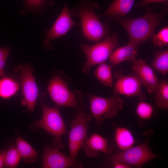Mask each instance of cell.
I'll return each instance as SVG.
<instances>
[{
    "label": "cell",
    "mask_w": 168,
    "mask_h": 168,
    "mask_svg": "<svg viewBox=\"0 0 168 168\" xmlns=\"http://www.w3.org/2000/svg\"><path fill=\"white\" fill-rule=\"evenodd\" d=\"M70 80L65 75H55L47 87L50 96L58 106L72 108L76 111L84 110L86 106L83 100V94L79 90H70L68 83Z\"/></svg>",
    "instance_id": "3957f363"
},
{
    "label": "cell",
    "mask_w": 168,
    "mask_h": 168,
    "mask_svg": "<svg viewBox=\"0 0 168 168\" xmlns=\"http://www.w3.org/2000/svg\"><path fill=\"white\" fill-rule=\"evenodd\" d=\"M108 141L100 135L94 133L85 140L81 147L85 154L90 157L98 156L99 152H103L110 156L112 154L113 149Z\"/></svg>",
    "instance_id": "5bb4252c"
},
{
    "label": "cell",
    "mask_w": 168,
    "mask_h": 168,
    "mask_svg": "<svg viewBox=\"0 0 168 168\" xmlns=\"http://www.w3.org/2000/svg\"><path fill=\"white\" fill-rule=\"evenodd\" d=\"M16 147L21 157L24 162L30 163L37 159L38 153L25 140L18 137L16 140Z\"/></svg>",
    "instance_id": "ac0fdd59"
},
{
    "label": "cell",
    "mask_w": 168,
    "mask_h": 168,
    "mask_svg": "<svg viewBox=\"0 0 168 168\" xmlns=\"http://www.w3.org/2000/svg\"><path fill=\"white\" fill-rule=\"evenodd\" d=\"M71 12L65 4L63 9L51 28L46 33L42 43L44 50L53 49L51 42L56 39L66 35L74 26L78 25L72 20Z\"/></svg>",
    "instance_id": "9c48e42d"
},
{
    "label": "cell",
    "mask_w": 168,
    "mask_h": 168,
    "mask_svg": "<svg viewBox=\"0 0 168 168\" xmlns=\"http://www.w3.org/2000/svg\"><path fill=\"white\" fill-rule=\"evenodd\" d=\"M154 60L152 63L154 68L165 75L168 72V50H155L154 53Z\"/></svg>",
    "instance_id": "7402d4cb"
},
{
    "label": "cell",
    "mask_w": 168,
    "mask_h": 168,
    "mask_svg": "<svg viewBox=\"0 0 168 168\" xmlns=\"http://www.w3.org/2000/svg\"><path fill=\"white\" fill-rule=\"evenodd\" d=\"M138 49L130 43L119 48L111 54L109 58L113 66L126 61L132 62L136 58Z\"/></svg>",
    "instance_id": "9a60e30c"
},
{
    "label": "cell",
    "mask_w": 168,
    "mask_h": 168,
    "mask_svg": "<svg viewBox=\"0 0 168 168\" xmlns=\"http://www.w3.org/2000/svg\"><path fill=\"white\" fill-rule=\"evenodd\" d=\"M153 131L150 129L144 132L146 137L144 142L122 152L112 154L109 157L112 161L123 163L131 166L141 168L145 163L159 156L154 153L148 145L150 138Z\"/></svg>",
    "instance_id": "52a82bcc"
},
{
    "label": "cell",
    "mask_w": 168,
    "mask_h": 168,
    "mask_svg": "<svg viewBox=\"0 0 168 168\" xmlns=\"http://www.w3.org/2000/svg\"><path fill=\"white\" fill-rule=\"evenodd\" d=\"M112 65L104 62L99 64L95 71L94 75L100 83L106 86L111 87L113 82L112 75Z\"/></svg>",
    "instance_id": "ffe728a7"
},
{
    "label": "cell",
    "mask_w": 168,
    "mask_h": 168,
    "mask_svg": "<svg viewBox=\"0 0 168 168\" xmlns=\"http://www.w3.org/2000/svg\"><path fill=\"white\" fill-rule=\"evenodd\" d=\"M113 167L114 168H129L131 167L122 162L113 161Z\"/></svg>",
    "instance_id": "f1b7e54d"
},
{
    "label": "cell",
    "mask_w": 168,
    "mask_h": 168,
    "mask_svg": "<svg viewBox=\"0 0 168 168\" xmlns=\"http://www.w3.org/2000/svg\"><path fill=\"white\" fill-rule=\"evenodd\" d=\"M114 132L115 142L118 148L123 151L131 148L138 142L131 131L127 128L117 126Z\"/></svg>",
    "instance_id": "2e32d148"
},
{
    "label": "cell",
    "mask_w": 168,
    "mask_h": 168,
    "mask_svg": "<svg viewBox=\"0 0 168 168\" xmlns=\"http://www.w3.org/2000/svg\"><path fill=\"white\" fill-rule=\"evenodd\" d=\"M90 109L93 118L96 124L101 126L104 123V118L109 119L114 117L124 107V101L119 95L113 93L109 98L87 93Z\"/></svg>",
    "instance_id": "8992f818"
},
{
    "label": "cell",
    "mask_w": 168,
    "mask_h": 168,
    "mask_svg": "<svg viewBox=\"0 0 168 168\" xmlns=\"http://www.w3.org/2000/svg\"><path fill=\"white\" fill-rule=\"evenodd\" d=\"M114 76L116 81L113 93L127 97L137 96L140 100L144 101L146 96L142 90V84L134 74L124 75L121 70H118Z\"/></svg>",
    "instance_id": "ba28073f"
},
{
    "label": "cell",
    "mask_w": 168,
    "mask_h": 168,
    "mask_svg": "<svg viewBox=\"0 0 168 168\" xmlns=\"http://www.w3.org/2000/svg\"><path fill=\"white\" fill-rule=\"evenodd\" d=\"M75 116L70 122L71 129L68 134V142H74L81 147L87 138L88 123L93 118L92 114L84 110H76Z\"/></svg>",
    "instance_id": "7c38bea8"
},
{
    "label": "cell",
    "mask_w": 168,
    "mask_h": 168,
    "mask_svg": "<svg viewBox=\"0 0 168 168\" xmlns=\"http://www.w3.org/2000/svg\"><path fill=\"white\" fill-rule=\"evenodd\" d=\"M154 45L162 47L168 44V28L166 26L161 30L157 34H153L152 36Z\"/></svg>",
    "instance_id": "484cf974"
},
{
    "label": "cell",
    "mask_w": 168,
    "mask_h": 168,
    "mask_svg": "<svg viewBox=\"0 0 168 168\" xmlns=\"http://www.w3.org/2000/svg\"><path fill=\"white\" fill-rule=\"evenodd\" d=\"M19 88V84L9 77L0 80V97L8 99L14 95Z\"/></svg>",
    "instance_id": "44dd1931"
},
{
    "label": "cell",
    "mask_w": 168,
    "mask_h": 168,
    "mask_svg": "<svg viewBox=\"0 0 168 168\" xmlns=\"http://www.w3.org/2000/svg\"><path fill=\"white\" fill-rule=\"evenodd\" d=\"M133 74L142 85L147 89L149 93H154L160 82L155 74L146 60L142 59L134 60L132 62Z\"/></svg>",
    "instance_id": "4fadbf2b"
},
{
    "label": "cell",
    "mask_w": 168,
    "mask_h": 168,
    "mask_svg": "<svg viewBox=\"0 0 168 168\" xmlns=\"http://www.w3.org/2000/svg\"><path fill=\"white\" fill-rule=\"evenodd\" d=\"M162 16V13L153 12L149 7L144 15L136 18L126 19L117 16L109 17L122 26L128 35L129 42L138 48L152 37Z\"/></svg>",
    "instance_id": "6da1fadb"
},
{
    "label": "cell",
    "mask_w": 168,
    "mask_h": 168,
    "mask_svg": "<svg viewBox=\"0 0 168 168\" xmlns=\"http://www.w3.org/2000/svg\"><path fill=\"white\" fill-rule=\"evenodd\" d=\"M154 98L155 104L158 109L167 110L168 109V82L165 79L160 82Z\"/></svg>",
    "instance_id": "d6986e66"
},
{
    "label": "cell",
    "mask_w": 168,
    "mask_h": 168,
    "mask_svg": "<svg viewBox=\"0 0 168 168\" xmlns=\"http://www.w3.org/2000/svg\"><path fill=\"white\" fill-rule=\"evenodd\" d=\"M153 112V107L150 104L141 100L138 104L136 113L140 119L147 120L149 119L152 117Z\"/></svg>",
    "instance_id": "d4e9b609"
},
{
    "label": "cell",
    "mask_w": 168,
    "mask_h": 168,
    "mask_svg": "<svg viewBox=\"0 0 168 168\" xmlns=\"http://www.w3.org/2000/svg\"><path fill=\"white\" fill-rule=\"evenodd\" d=\"M20 69L23 97L22 103L26 105L29 110L32 111L36 105L38 96V88L30 67L28 65L22 66Z\"/></svg>",
    "instance_id": "30bf717a"
},
{
    "label": "cell",
    "mask_w": 168,
    "mask_h": 168,
    "mask_svg": "<svg viewBox=\"0 0 168 168\" xmlns=\"http://www.w3.org/2000/svg\"><path fill=\"white\" fill-rule=\"evenodd\" d=\"M10 51L8 47L0 48V78L4 75V68Z\"/></svg>",
    "instance_id": "4316f807"
},
{
    "label": "cell",
    "mask_w": 168,
    "mask_h": 168,
    "mask_svg": "<svg viewBox=\"0 0 168 168\" xmlns=\"http://www.w3.org/2000/svg\"><path fill=\"white\" fill-rule=\"evenodd\" d=\"M5 152L4 151L2 152H0V168L3 167L5 165Z\"/></svg>",
    "instance_id": "f546056e"
},
{
    "label": "cell",
    "mask_w": 168,
    "mask_h": 168,
    "mask_svg": "<svg viewBox=\"0 0 168 168\" xmlns=\"http://www.w3.org/2000/svg\"><path fill=\"white\" fill-rule=\"evenodd\" d=\"M118 34L114 33L94 45L82 44L81 49L87 58L82 68V73L87 74L92 66L104 62L109 57L114 49L118 46Z\"/></svg>",
    "instance_id": "5b68a950"
},
{
    "label": "cell",
    "mask_w": 168,
    "mask_h": 168,
    "mask_svg": "<svg viewBox=\"0 0 168 168\" xmlns=\"http://www.w3.org/2000/svg\"><path fill=\"white\" fill-rule=\"evenodd\" d=\"M135 0H114L105 13L108 17L113 16H124L132 9Z\"/></svg>",
    "instance_id": "e0dca14e"
},
{
    "label": "cell",
    "mask_w": 168,
    "mask_h": 168,
    "mask_svg": "<svg viewBox=\"0 0 168 168\" xmlns=\"http://www.w3.org/2000/svg\"><path fill=\"white\" fill-rule=\"evenodd\" d=\"M58 149L50 147L48 144L45 145L42 156V168H80L83 167V164L82 162L72 160L69 156H67Z\"/></svg>",
    "instance_id": "8fae6325"
},
{
    "label": "cell",
    "mask_w": 168,
    "mask_h": 168,
    "mask_svg": "<svg viewBox=\"0 0 168 168\" xmlns=\"http://www.w3.org/2000/svg\"><path fill=\"white\" fill-rule=\"evenodd\" d=\"M99 7L98 4L89 0H82L80 4L70 12L73 16L81 20L82 34L86 39L98 42L107 36L106 26L100 21L95 13Z\"/></svg>",
    "instance_id": "7a4b0ae2"
},
{
    "label": "cell",
    "mask_w": 168,
    "mask_h": 168,
    "mask_svg": "<svg viewBox=\"0 0 168 168\" xmlns=\"http://www.w3.org/2000/svg\"><path fill=\"white\" fill-rule=\"evenodd\" d=\"M41 105L42 117L34 122V126L37 128H41L52 135L54 138L52 142L53 147L62 149L64 146L62 137L67 134V132L59 108L57 106L48 107L43 102Z\"/></svg>",
    "instance_id": "277c9868"
},
{
    "label": "cell",
    "mask_w": 168,
    "mask_h": 168,
    "mask_svg": "<svg viewBox=\"0 0 168 168\" xmlns=\"http://www.w3.org/2000/svg\"><path fill=\"white\" fill-rule=\"evenodd\" d=\"M21 156L16 147L13 146L5 152V165L10 168L16 167L18 165Z\"/></svg>",
    "instance_id": "cb8c5ba5"
},
{
    "label": "cell",
    "mask_w": 168,
    "mask_h": 168,
    "mask_svg": "<svg viewBox=\"0 0 168 168\" xmlns=\"http://www.w3.org/2000/svg\"><path fill=\"white\" fill-rule=\"evenodd\" d=\"M167 1L168 0H142L137 5V6L142 7L152 3L161 2Z\"/></svg>",
    "instance_id": "83f0119b"
},
{
    "label": "cell",
    "mask_w": 168,
    "mask_h": 168,
    "mask_svg": "<svg viewBox=\"0 0 168 168\" xmlns=\"http://www.w3.org/2000/svg\"><path fill=\"white\" fill-rule=\"evenodd\" d=\"M24 9L21 11L24 14L29 11L39 12L47 7H51L54 3V0H23Z\"/></svg>",
    "instance_id": "603a6c76"
}]
</instances>
